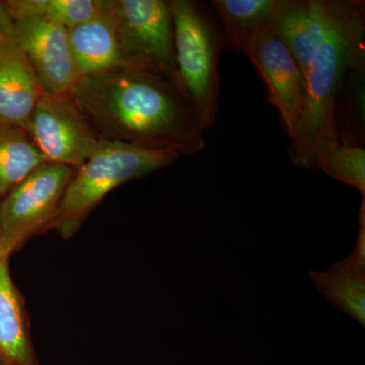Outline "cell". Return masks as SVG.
I'll list each match as a JSON object with an SVG mask.
<instances>
[{
    "instance_id": "5",
    "label": "cell",
    "mask_w": 365,
    "mask_h": 365,
    "mask_svg": "<svg viewBox=\"0 0 365 365\" xmlns=\"http://www.w3.org/2000/svg\"><path fill=\"white\" fill-rule=\"evenodd\" d=\"M103 6L111 18L129 69L163 76L182 91L175 58L170 2L103 0Z\"/></svg>"
},
{
    "instance_id": "19",
    "label": "cell",
    "mask_w": 365,
    "mask_h": 365,
    "mask_svg": "<svg viewBox=\"0 0 365 365\" xmlns=\"http://www.w3.org/2000/svg\"><path fill=\"white\" fill-rule=\"evenodd\" d=\"M316 170L354 187L365 197V150L360 146L331 139L316 153Z\"/></svg>"
},
{
    "instance_id": "20",
    "label": "cell",
    "mask_w": 365,
    "mask_h": 365,
    "mask_svg": "<svg viewBox=\"0 0 365 365\" xmlns=\"http://www.w3.org/2000/svg\"><path fill=\"white\" fill-rule=\"evenodd\" d=\"M14 20L4 6V1H0V40L9 38Z\"/></svg>"
},
{
    "instance_id": "18",
    "label": "cell",
    "mask_w": 365,
    "mask_h": 365,
    "mask_svg": "<svg viewBox=\"0 0 365 365\" xmlns=\"http://www.w3.org/2000/svg\"><path fill=\"white\" fill-rule=\"evenodd\" d=\"M13 20L42 19L74 28L93 20L102 11V0H6Z\"/></svg>"
},
{
    "instance_id": "4",
    "label": "cell",
    "mask_w": 365,
    "mask_h": 365,
    "mask_svg": "<svg viewBox=\"0 0 365 365\" xmlns=\"http://www.w3.org/2000/svg\"><path fill=\"white\" fill-rule=\"evenodd\" d=\"M179 157L170 151L103 139L97 150L76 170L53 230L68 241L110 192L172 165Z\"/></svg>"
},
{
    "instance_id": "2",
    "label": "cell",
    "mask_w": 365,
    "mask_h": 365,
    "mask_svg": "<svg viewBox=\"0 0 365 365\" xmlns=\"http://www.w3.org/2000/svg\"><path fill=\"white\" fill-rule=\"evenodd\" d=\"M365 59L364 2L338 0L337 9L307 72V101L302 121L290 139L294 167L316 170V153L337 138L334 109L345 79Z\"/></svg>"
},
{
    "instance_id": "7",
    "label": "cell",
    "mask_w": 365,
    "mask_h": 365,
    "mask_svg": "<svg viewBox=\"0 0 365 365\" xmlns=\"http://www.w3.org/2000/svg\"><path fill=\"white\" fill-rule=\"evenodd\" d=\"M46 162L78 169L102 143L71 93H45L26 126Z\"/></svg>"
},
{
    "instance_id": "9",
    "label": "cell",
    "mask_w": 365,
    "mask_h": 365,
    "mask_svg": "<svg viewBox=\"0 0 365 365\" xmlns=\"http://www.w3.org/2000/svg\"><path fill=\"white\" fill-rule=\"evenodd\" d=\"M11 40L26 55L45 93H68L79 81L68 29L42 20H14Z\"/></svg>"
},
{
    "instance_id": "15",
    "label": "cell",
    "mask_w": 365,
    "mask_h": 365,
    "mask_svg": "<svg viewBox=\"0 0 365 365\" xmlns=\"http://www.w3.org/2000/svg\"><path fill=\"white\" fill-rule=\"evenodd\" d=\"M207 4L225 30L227 48L247 55L255 36L272 20L279 0H211Z\"/></svg>"
},
{
    "instance_id": "10",
    "label": "cell",
    "mask_w": 365,
    "mask_h": 365,
    "mask_svg": "<svg viewBox=\"0 0 365 365\" xmlns=\"http://www.w3.org/2000/svg\"><path fill=\"white\" fill-rule=\"evenodd\" d=\"M338 0H279L272 25L307 76L337 9Z\"/></svg>"
},
{
    "instance_id": "11",
    "label": "cell",
    "mask_w": 365,
    "mask_h": 365,
    "mask_svg": "<svg viewBox=\"0 0 365 365\" xmlns=\"http://www.w3.org/2000/svg\"><path fill=\"white\" fill-rule=\"evenodd\" d=\"M44 93L24 52L11 38L0 40V123L26 128Z\"/></svg>"
},
{
    "instance_id": "22",
    "label": "cell",
    "mask_w": 365,
    "mask_h": 365,
    "mask_svg": "<svg viewBox=\"0 0 365 365\" xmlns=\"http://www.w3.org/2000/svg\"><path fill=\"white\" fill-rule=\"evenodd\" d=\"M0 241H1V227H0Z\"/></svg>"
},
{
    "instance_id": "13",
    "label": "cell",
    "mask_w": 365,
    "mask_h": 365,
    "mask_svg": "<svg viewBox=\"0 0 365 365\" xmlns=\"http://www.w3.org/2000/svg\"><path fill=\"white\" fill-rule=\"evenodd\" d=\"M314 285L334 307L365 325V211L360 210L356 248L327 272L309 273Z\"/></svg>"
},
{
    "instance_id": "21",
    "label": "cell",
    "mask_w": 365,
    "mask_h": 365,
    "mask_svg": "<svg viewBox=\"0 0 365 365\" xmlns=\"http://www.w3.org/2000/svg\"><path fill=\"white\" fill-rule=\"evenodd\" d=\"M0 365H7L6 364H4V361H2L1 359H0Z\"/></svg>"
},
{
    "instance_id": "12",
    "label": "cell",
    "mask_w": 365,
    "mask_h": 365,
    "mask_svg": "<svg viewBox=\"0 0 365 365\" xmlns=\"http://www.w3.org/2000/svg\"><path fill=\"white\" fill-rule=\"evenodd\" d=\"M9 258L0 250V359L7 365H40L25 300L9 272Z\"/></svg>"
},
{
    "instance_id": "17",
    "label": "cell",
    "mask_w": 365,
    "mask_h": 365,
    "mask_svg": "<svg viewBox=\"0 0 365 365\" xmlns=\"http://www.w3.org/2000/svg\"><path fill=\"white\" fill-rule=\"evenodd\" d=\"M334 127L341 143L364 148L365 59L345 79L334 109Z\"/></svg>"
},
{
    "instance_id": "14",
    "label": "cell",
    "mask_w": 365,
    "mask_h": 365,
    "mask_svg": "<svg viewBox=\"0 0 365 365\" xmlns=\"http://www.w3.org/2000/svg\"><path fill=\"white\" fill-rule=\"evenodd\" d=\"M69 42L79 79L86 76L129 69L116 31L104 6L93 20L68 29Z\"/></svg>"
},
{
    "instance_id": "6",
    "label": "cell",
    "mask_w": 365,
    "mask_h": 365,
    "mask_svg": "<svg viewBox=\"0 0 365 365\" xmlns=\"http://www.w3.org/2000/svg\"><path fill=\"white\" fill-rule=\"evenodd\" d=\"M76 168L45 163L0 198V250L11 256L29 240L53 230Z\"/></svg>"
},
{
    "instance_id": "8",
    "label": "cell",
    "mask_w": 365,
    "mask_h": 365,
    "mask_svg": "<svg viewBox=\"0 0 365 365\" xmlns=\"http://www.w3.org/2000/svg\"><path fill=\"white\" fill-rule=\"evenodd\" d=\"M247 56L261 74L271 105L292 139L302 121L307 101V78L297 60L269 21L255 36Z\"/></svg>"
},
{
    "instance_id": "1",
    "label": "cell",
    "mask_w": 365,
    "mask_h": 365,
    "mask_svg": "<svg viewBox=\"0 0 365 365\" xmlns=\"http://www.w3.org/2000/svg\"><path fill=\"white\" fill-rule=\"evenodd\" d=\"M69 93L106 140L178 155L205 146V130L188 98L163 76L132 69L106 72L79 79Z\"/></svg>"
},
{
    "instance_id": "3",
    "label": "cell",
    "mask_w": 365,
    "mask_h": 365,
    "mask_svg": "<svg viewBox=\"0 0 365 365\" xmlns=\"http://www.w3.org/2000/svg\"><path fill=\"white\" fill-rule=\"evenodd\" d=\"M169 2L180 86L206 130L217 118L220 95L218 62L227 48V37L208 4L194 0Z\"/></svg>"
},
{
    "instance_id": "16",
    "label": "cell",
    "mask_w": 365,
    "mask_h": 365,
    "mask_svg": "<svg viewBox=\"0 0 365 365\" xmlns=\"http://www.w3.org/2000/svg\"><path fill=\"white\" fill-rule=\"evenodd\" d=\"M45 163L25 128L0 123V198Z\"/></svg>"
}]
</instances>
